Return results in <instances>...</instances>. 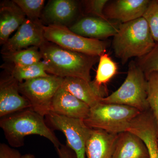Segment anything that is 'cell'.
I'll return each mask as SVG.
<instances>
[{
	"instance_id": "obj_1",
	"label": "cell",
	"mask_w": 158,
	"mask_h": 158,
	"mask_svg": "<svg viewBox=\"0 0 158 158\" xmlns=\"http://www.w3.org/2000/svg\"><path fill=\"white\" fill-rule=\"evenodd\" d=\"M39 49L46 72L62 78H79L90 81V71L99 59V57L69 50L47 40Z\"/></svg>"
},
{
	"instance_id": "obj_2",
	"label": "cell",
	"mask_w": 158,
	"mask_h": 158,
	"mask_svg": "<svg viewBox=\"0 0 158 158\" xmlns=\"http://www.w3.org/2000/svg\"><path fill=\"white\" fill-rule=\"evenodd\" d=\"M0 127L11 147L23 146L25 138L31 135H37L47 138L52 143L56 149L62 144L46 123L44 116L31 108L1 118Z\"/></svg>"
},
{
	"instance_id": "obj_3",
	"label": "cell",
	"mask_w": 158,
	"mask_h": 158,
	"mask_svg": "<svg viewBox=\"0 0 158 158\" xmlns=\"http://www.w3.org/2000/svg\"><path fill=\"white\" fill-rule=\"evenodd\" d=\"M148 24L143 17L121 23L113 37L114 53L123 64L132 57L138 58L149 53L156 44Z\"/></svg>"
},
{
	"instance_id": "obj_4",
	"label": "cell",
	"mask_w": 158,
	"mask_h": 158,
	"mask_svg": "<svg viewBox=\"0 0 158 158\" xmlns=\"http://www.w3.org/2000/svg\"><path fill=\"white\" fill-rule=\"evenodd\" d=\"M141 113L129 106L101 102L90 108L84 120L90 128L118 135L127 131L134 118Z\"/></svg>"
},
{
	"instance_id": "obj_5",
	"label": "cell",
	"mask_w": 158,
	"mask_h": 158,
	"mask_svg": "<svg viewBox=\"0 0 158 158\" xmlns=\"http://www.w3.org/2000/svg\"><path fill=\"white\" fill-rule=\"evenodd\" d=\"M147 97V81L145 74L137 63L131 61L123 84L110 95L103 98L101 102L129 106L142 113L149 109Z\"/></svg>"
},
{
	"instance_id": "obj_6",
	"label": "cell",
	"mask_w": 158,
	"mask_h": 158,
	"mask_svg": "<svg viewBox=\"0 0 158 158\" xmlns=\"http://www.w3.org/2000/svg\"><path fill=\"white\" fill-rule=\"evenodd\" d=\"M46 40L62 48L94 56L100 57L106 53V43L99 40L81 36L65 26H44Z\"/></svg>"
},
{
	"instance_id": "obj_7",
	"label": "cell",
	"mask_w": 158,
	"mask_h": 158,
	"mask_svg": "<svg viewBox=\"0 0 158 158\" xmlns=\"http://www.w3.org/2000/svg\"><path fill=\"white\" fill-rule=\"evenodd\" d=\"M63 78L50 74L19 83L20 93L27 99L31 109L41 116H46L55 94L62 86Z\"/></svg>"
},
{
	"instance_id": "obj_8",
	"label": "cell",
	"mask_w": 158,
	"mask_h": 158,
	"mask_svg": "<svg viewBox=\"0 0 158 158\" xmlns=\"http://www.w3.org/2000/svg\"><path fill=\"white\" fill-rule=\"evenodd\" d=\"M46 116L52 127L65 135L66 144L73 151L77 158H86L85 147L91 128L84 119L69 118L52 112Z\"/></svg>"
},
{
	"instance_id": "obj_9",
	"label": "cell",
	"mask_w": 158,
	"mask_h": 158,
	"mask_svg": "<svg viewBox=\"0 0 158 158\" xmlns=\"http://www.w3.org/2000/svg\"><path fill=\"white\" fill-rule=\"evenodd\" d=\"M40 21L26 19L13 36L3 44L1 53H10L32 47H40L47 41Z\"/></svg>"
},
{
	"instance_id": "obj_10",
	"label": "cell",
	"mask_w": 158,
	"mask_h": 158,
	"mask_svg": "<svg viewBox=\"0 0 158 158\" xmlns=\"http://www.w3.org/2000/svg\"><path fill=\"white\" fill-rule=\"evenodd\" d=\"M31 108L28 101L20 93L19 82L9 74L0 81V117Z\"/></svg>"
},
{
	"instance_id": "obj_11",
	"label": "cell",
	"mask_w": 158,
	"mask_h": 158,
	"mask_svg": "<svg viewBox=\"0 0 158 158\" xmlns=\"http://www.w3.org/2000/svg\"><path fill=\"white\" fill-rule=\"evenodd\" d=\"M127 131L139 137L147 148L149 158H158V134L155 119L148 112L141 113L132 122Z\"/></svg>"
},
{
	"instance_id": "obj_12",
	"label": "cell",
	"mask_w": 158,
	"mask_h": 158,
	"mask_svg": "<svg viewBox=\"0 0 158 158\" xmlns=\"http://www.w3.org/2000/svg\"><path fill=\"white\" fill-rule=\"evenodd\" d=\"M90 110L88 105L61 86L52 99L50 113L69 118L85 119Z\"/></svg>"
},
{
	"instance_id": "obj_13",
	"label": "cell",
	"mask_w": 158,
	"mask_h": 158,
	"mask_svg": "<svg viewBox=\"0 0 158 158\" xmlns=\"http://www.w3.org/2000/svg\"><path fill=\"white\" fill-rule=\"evenodd\" d=\"M151 1L117 0L106 7L104 14L107 19L126 23L143 17Z\"/></svg>"
},
{
	"instance_id": "obj_14",
	"label": "cell",
	"mask_w": 158,
	"mask_h": 158,
	"mask_svg": "<svg viewBox=\"0 0 158 158\" xmlns=\"http://www.w3.org/2000/svg\"><path fill=\"white\" fill-rule=\"evenodd\" d=\"M62 87L90 108L101 103L102 98L104 97V90L94 81H88L79 78H64Z\"/></svg>"
},
{
	"instance_id": "obj_15",
	"label": "cell",
	"mask_w": 158,
	"mask_h": 158,
	"mask_svg": "<svg viewBox=\"0 0 158 158\" xmlns=\"http://www.w3.org/2000/svg\"><path fill=\"white\" fill-rule=\"evenodd\" d=\"M118 27L109 20L98 17H86L79 20L69 28L71 31L83 37L98 39L114 37Z\"/></svg>"
},
{
	"instance_id": "obj_16",
	"label": "cell",
	"mask_w": 158,
	"mask_h": 158,
	"mask_svg": "<svg viewBox=\"0 0 158 158\" xmlns=\"http://www.w3.org/2000/svg\"><path fill=\"white\" fill-rule=\"evenodd\" d=\"M118 135L91 128L86 142V158H113Z\"/></svg>"
},
{
	"instance_id": "obj_17",
	"label": "cell",
	"mask_w": 158,
	"mask_h": 158,
	"mask_svg": "<svg viewBox=\"0 0 158 158\" xmlns=\"http://www.w3.org/2000/svg\"><path fill=\"white\" fill-rule=\"evenodd\" d=\"M27 17L13 1L1 2L0 6V44H5L17 31Z\"/></svg>"
},
{
	"instance_id": "obj_18",
	"label": "cell",
	"mask_w": 158,
	"mask_h": 158,
	"mask_svg": "<svg viewBox=\"0 0 158 158\" xmlns=\"http://www.w3.org/2000/svg\"><path fill=\"white\" fill-rule=\"evenodd\" d=\"M113 158H149L144 141L128 131L118 134Z\"/></svg>"
},
{
	"instance_id": "obj_19",
	"label": "cell",
	"mask_w": 158,
	"mask_h": 158,
	"mask_svg": "<svg viewBox=\"0 0 158 158\" xmlns=\"http://www.w3.org/2000/svg\"><path fill=\"white\" fill-rule=\"evenodd\" d=\"M77 11L76 1L52 0L49 1L44 8L43 17L48 25L66 26L73 19Z\"/></svg>"
},
{
	"instance_id": "obj_20",
	"label": "cell",
	"mask_w": 158,
	"mask_h": 158,
	"mask_svg": "<svg viewBox=\"0 0 158 158\" xmlns=\"http://www.w3.org/2000/svg\"><path fill=\"white\" fill-rule=\"evenodd\" d=\"M4 60L10 65L25 66L41 62L42 59L39 48L32 47L10 53L2 55Z\"/></svg>"
},
{
	"instance_id": "obj_21",
	"label": "cell",
	"mask_w": 158,
	"mask_h": 158,
	"mask_svg": "<svg viewBox=\"0 0 158 158\" xmlns=\"http://www.w3.org/2000/svg\"><path fill=\"white\" fill-rule=\"evenodd\" d=\"M9 68V74L19 83L39 77L48 76L50 75L46 71L45 65L42 61L28 66L10 65Z\"/></svg>"
},
{
	"instance_id": "obj_22",
	"label": "cell",
	"mask_w": 158,
	"mask_h": 158,
	"mask_svg": "<svg viewBox=\"0 0 158 158\" xmlns=\"http://www.w3.org/2000/svg\"><path fill=\"white\" fill-rule=\"evenodd\" d=\"M98 67L94 81L102 86L107 83L117 73L118 67L107 54H102L99 58Z\"/></svg>"
},
{
	"instance_id": "obj_23",
	"label": "cell",
	"mask_w": 158,
	"mask_h": 158,
	"mask_svg": "<svg viewBox=\"0 0 158 158\" xmlns=\"http://www.w3.org/2000/svg\"><path fill=\"white\" fill-rule=\"evenodd\" d=\"M147 81L148 102L155 119L158 134V73H151L145 76Z\"/></svg>"
},
{
	"instance_id": "obj_24",
	"label": "cell",
	"mask_w": 158,
	"mask_h": 158,
	"mask_svg": "<svg viewBox=\"0 0 158 158\" xmlns=\"http://www.w3.org/2000/svg\"><path fill=\"white\" fill-rule=\"evenodd\" d=\"M25 15L27 18L40 21L45 1L44 0H13Z\"/></svg>"
},
{
	"instance_id": "obj_25",
	"label": "cell",
	"mask_w": 158,
	"mask_h": 158,
	"mask_svg": "<svg viewBox=\"0 0 158 158\" xmlns=\"http://www.w3.org/2000/svg\"><path fill=\"white\" fill-rule=\"evenodd\" d=\"M156 43H158V0L151 1L143 15Z\"/></svg>"
},
{
	"instance_id": "obj_26",
	"label": "cell",
	"mask_w": 158,
	"mask_h": 158,
	"mask_svg": "<svg viewBox=\"0 0 158 158\" xmlns=\"http://www.w3.org/2000/svg\"><path fill=\"white\" fill-rule=\"evenodd\" d=\"M137 64L145 76L153 72L158 73V43L149 53L138 58Z\"/></svg>"
},
{
	"instance_id": "obj_27",
	"label": "cell",
	"mask_w": 158,
	"mask_h": 158,
	"mask_svg": "<svg viewBox=\"0 0 158 158\" xmlns=\"http://www.w3.org/2000/svg\"><path fill=\"white\" fill-rule=\"evenodd\" d=\"M109 1L107 0H91L88 1V9L90 13L98 17L108 20L104 14V8Z\"/></svg>"
},
{
	"instance_id": "obj_28",
	"label": "cell",
	"mask_w": 158,
	"mask_h": 158,
	"mask_svg": "<svg viewBox=\"0 0 158 158\" xmlns=\"http://www.w3.org/2000/svg\"><path fill=\"white\" fill-rule=\"evenodd\" d=\"M22 155L17 150L5 143L0 144V158H21Z\"/></svg>"
},
{
	"instance_id": "obj_29",
	"label": "cell",
	"mask_w": 158,
	"mask_h": 158,
	"mask_svg": "<svg viewBox=\"0 0 158 158\" xmlns=\"http://www.w3.org/2000/svg\"><path fill=\"white\" fill-rule=\"evenodd\" d=\"M56 150L59 158H77L73 151L71 149L67 144H61Z\"/></svg>"
},
{
	"instance_id": "obj_30",
	"label": "cell",
	"mask_w": 158,
	"mask_h": 158,
	"mask_svg": "<svg viewBox=\"0 0 158 158\" xmlns=\"http://www.w3.org/2000/svg\"><path fill=\"white\" fill-rule=\"evenodd\" d=\"M21 158H35V156L31 153L26 154L22 156Z\"/></svg>"
}]
</instances>
